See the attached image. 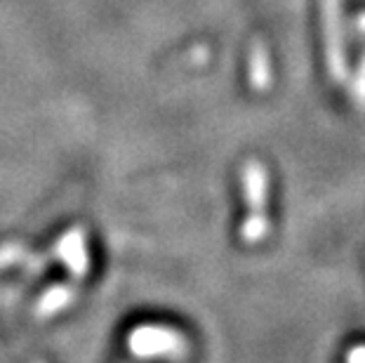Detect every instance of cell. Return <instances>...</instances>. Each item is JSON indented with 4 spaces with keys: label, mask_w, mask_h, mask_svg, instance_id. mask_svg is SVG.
<instances>
[{
    "label": "cell",
    "mask_w": 365,
    "mask_h": 363,
    "mask_svg": "<svg viewBox=\"0 0 365 363\" xmlns=\"http://www.w3.org/2000/svg\"><path fill=\"white\" fill-rule=\"evenodd\" d=\"M349 95H351L354 104L359 106V109L365 111V52L359 61V66H356V71L351 76V85H349Z\"/></svg>",
    "instance_id": "obj_6"
},
{
    "label": "cell",
    "mask_w": 365,
    "mask_h": 363,
    "mask_svg": "<svg viewBox=\"0 0 365 363\" xmlns=\"http://www.w3.org/2000/svg\"><path fill=\"white\" fill-rule=\"evenodd\" d=\"M240 182H243V196L247 215L240 224V241L245 245H257L269 236V170L259 160H245L240 170Z\"/></svg>",
    "instance_id": "obj_1"
},
{
    "label": "cell",
    "mask_w": 365,
    "mask_h": 363,
    "mask_svg": "<svg viewBox=\"0 0 365 363\" xmlns=\"http://www.w3.org/2000/svg\"><path fill=\"white\" fill-rule=\"evenodd\" d=\"M354 24H356V31H359V34H363V36H365V12H361L359 17H356Z\"/></svg>",
    "instance_id": "obj_9"
},
{
    "label": "cell",
    "mask_w": 365,
    "mask_h": 363,
    "mask_svg": "<svg viewBox=\"0 0 365 363\" xmlns=\"http://www.w3.org/2000/svg\"><path fill=\"white\" fill-rule=\"evenodd\" d=\"M247 81L255 92H267L274 83V68H271L269 48L262 41H255L247 59Z\"/></svg>",
    "instance_id": "obj_4"
},
{
    "label": "cell",
    "mask_w": 365,
    "mask_h": 363,
    "mask_svg": "<svg viewBox=\"0 0 365 363\" xmlns=\"http://www.w3.org/2000/svg\"><path fill=\"white\" fill-rule=\"evenodd\" d=\"M59 255L76 279H85L88 276L90 262H88V248H85V236L81 229L68 231V236L59 245Z\"/></svg>",
    "instance_id": "obj_5"
},
{
    "label": "cell",
    "mask_w": 365,
    "mask_h": 363,
    "mask_svg": "<svg viewBox=\"0 0 365 363\" xmlns=\"http://www.w3.org/2000/svg\"><path fill=\"white\" fill-rule=\"evenodd\" d=\"M128 347L139 359H182L189 354L186 337L168 326H137L128 335Z\"/></svg>",
    "instance_id": "obj_3"
},
{
    "label": "cell",
    "mask_w": 365,
    "mask_h": 363,
    "mask_svg": "<svg viewBox=\"0 0 365 363\" xmlns=\"http://www.w3.org/2000/svg\"><path fill=\"white\" fill-rule=\"evenodd\" d=\"M346 361H351V363H365V344L354 347V349L346 354Z\"/></svg>",
    "instance_id": "obj_8"
},
{
    "label": "cell",
    "mask_w": 365,
    "mask_h": 363,
    "mask_svg": "<svg viewBox=\"0 0 365 363\" xmlns=\"http://www.w3.org/2000/svg\"><path fill=\"white\" fill-rule=\"evenodd\" d=\"M71 297H73V292L68 290L66 285H57V288L50 290L48 295L43 297V302H41V312H43V314H48V312H57V309L64 307Z\"/></svg>",
    "instance_id": "obj_7"
},
{
    "label": "cell",
    "mask_w": 365,
    "mask_h": 363,
    "mask_svg": "<svg viewBox=\"0 0 365 363\" xmlns=\"http://www.w3.org/2000/svg\"><path fill=\"white\" fill-rule=\"evenodd\" d=\"M323 12V41L328 73L335 83L349 81V59H346V31L341 0H321Z\"/></svg>",
    "instance_id": "obj_2"
}]
</instances>
